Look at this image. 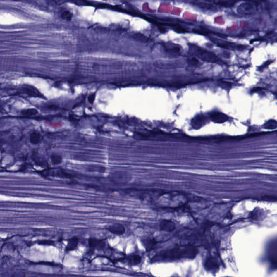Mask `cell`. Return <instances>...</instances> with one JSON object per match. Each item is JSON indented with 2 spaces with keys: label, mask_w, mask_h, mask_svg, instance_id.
I'll use <instances>...</instances> for the list:
<instances>
[{
  "label": "cell",
  "mask_w": 277,
  "mask_h": 277,
  "mask_svg": "<svg viewBox=\"0 0 277 277\" xmlns=\"http://www.w3.org/2000/svg\"><path fill=\"white\" fill-rule=\"evenodd\" d=\"M61 17L64 20L70 21L73 18V14L69 11H63L61 14Z\"/></svg>",
  "instance_id": "603a6c76"
},
{
  "label": "cell",
  "mask_w": 277,
  "mask_h": 277,
  "mask_svg": "<svg viewBox=\"0 0 277 277\" xmlns=\"http://www.w3.org/2000/svg\"><path fill=\"white\" fill-rule=\"evenodd\" d=\"M6 133V132H4V131H0V137L4 136V135Z\"/></svg>",
  "instance_id": "f546056e"
},
{
  "label": "cell",
  "mask_w": 277,
  "mask_h": 277,
  "mask_svg": "<svg viewBox=\"0 0 277 277\" xmlns=\"http://www.w3.org/2000/svg\"><path fill=\"white\" fill-rule=\"evenodd\" d=\"M106 229L112 234L118 235H123L126 232L125 226L120 223H115L109 225L106 227Z\"/></svg>",
  "instance_id": "52a82bcc"
},
{
  "label": "cell",
  "mask_w": 277,
  "mask_h": 277,
  "mask_svg": "<svg viewBox=\"0 0 277 277\" xmlns=\"http://www.w3.org/2000/svg\"><path fill=\"white\" fill-rule=\"evenodd\" d=\"M261 2H266L267 0H260Z\"/></svg>",
  "instance_id": "4dcf8cb0"
},
{
  "label": "cell",
  "mask_w": 277,
  "mask_h": 277,
  "mask_svg": "<svg viewBox=\"0 0 277 277\" xmlns=\"http://www.w3.org/2000/svg\"><path fill=\"white\" fill-rule=\"evenodd\" d=\"M264 128L269 130L276 129L277 127V121L274 120H270L264 125Z\"/></svg>",
  "instance_id": "7402d4cb"
},
{
  "label": "cell",
  "mask_w": 277,
  "mask_h": 277,
  "mask_svg": "<svg viewBox=\"0 0 277 277\" xmlns=\"http://www.w3.org/2000/svg\"><path fill=\"white\" fill-rule=\"evenodd\" d=\"M211 40L214 43L216 44L218 46L227 49H230V50H244L246 48L245 46L243 45H240V44H237L235 43H231L227 41H223V40H220L216 39L214 37H211Z\"/></svg>",
  "instance_id": "3957f363"
},
{
  "label": "cell",
  "mask_w": 277,
  "mask_h": 277,
  "mask_svg": "<svg viewBox=\"0 0 277 277\" xmlns=\"http://www.w3.org/2000/svg\"><path fill=\"white\" fill-rule=\"evenodd\" d=\"M88 171L90 172H104L105 171V168L101 166L92 165L88 167Z\"/></svg>",
  "instance_id": "cb8c5ba5"
},
{
  "label": "cell",
  "mask_w": 277,
  "mask_h": 277,
  "mask_svg": "<svg viewBox=\"0 0 277 277\" xmlns=\"http://www.w3.org/2000/svg\"><path fill=\"white\" fill-rule=\"evenodd\" d=\"M159 227L161 230L171 232L175 230L176 224L171 220H164L161 221Z\"/></svg>",
  "instance_id": "9c48e42d"
},
{
  "label": "cell",
  "mask_w": 277,
  "mask_h": 277,
  "mask_svg": "<svg viewBox=\"0 0 277 277\" xmlns=\"http://www.w3.org/2000/svg\"><path fill=\"white\" fill-rule=\"evenodd\" d=\"M208 122V119L204 115H199L195 117L191 121L192 127L196 130L200 129Z\"/></svg>",
  "instance_id": "8992f818"
},
{
  "label": "cell",
  "mask_w": 277,
  "mask_h": 277,
  "mask_svg": "<svg viewBox=\"0 0 277 277\" xmlns=\"http://www.w3.org/2000/svg\"><path fill=\"white\" fill-rule=\"evenodd\" d=\"M254 6L251 2H245L240 4L237 7L238 13L243 15H250L254 12Z\"/></svg>",
  "instance_id": "277c9868"
},
{
  "label": "cell",
  "mask_w": 277,
  "mask_h": 277,
  "mask_svg": "<svg viewBox=\"0 0 277 277\" xmlns=\"http://www.w3.org/2000/svg\"><path fill=\"white\" fill-rule=\"evenodd\" d=\"M111 179L117 183H125L130 179V176L125 172H115L110 176Z\"/></svg>",
  "instance_id": "5b68a950"
},
{
  "label": "cell",
  "mask_w": 277,
  "mask_h": 277,
  "mask_svg": "<svg viewBox=\"0 0 277 277\" xmlns=\"http://www.w3.org/2000/svg\"><path fill=\"white\" fill-rule=\"evenodd\" d=\"M62 159L60 155L54 154L51 155V161L54 165H58L61 163Z\"/></svg>",
  "instance_id": "d4e9b609"
},
{
  "label": "cell",
  "mask_w": 277,
  "mask_h": 277,
  "mask_svg": "<svg viewBox=\"0 0 277 277\" xmlns=\"http://www.w3.org/2000/svg\"><path fill=\"white\" fill-rule=\"evenodd\" d=\"M219 85L220 87L223 88H229L230 87L231 85L230 83L225 82V81H220Z\"/></svg>",
  "instance_id": "f1b7e54d"
},
{
  "label": "cell",
  "mask_w": 277,
  "mask_h": 277,
  "mask_svg": "<svg viewBox=\"0 0 277 277\" xmlns=\"http://www.w3.org/2000/svg\"><path fill=\"white\" fill-rule=\"evenodd\" d=\"M126 261H127L128 264L130 265L134 266L137 265L140 263L141 261V257L139 255H132L128 256L126 259Z\"/></svg>",
  "instance_id": "ac0fdd59"
},
{
  "label": "cell",
  "mask_w": 277,
  "mask_h": 277,
  "mask_svg": "<svg viewBox=\"0 0 277 277\" xmlns=\"http://www.w3.org/2000/svg\"><path fill=\"white\" fill-rule=\"evenodd\" d=\"M25 89V93L27 94H28L29 96L30 97H39V94H40L39 93V92L37 91V90H34V88H24Z\"/></svg>",
  "instance_id": "484cf974"
},
{
  "label": "cell",
  "mask_w": 277,
  "mask_h": 277,
  "mask_svg": "<svg viewBox=\"0 0 277 277\" xmlns=\"http://www.w3.org/2000/svg\"><path fill=\"white\" fill-rule=\"evenodd\" d=\"M88 244L90 247L97 250L104 249L106 246V242L104 240L96 238H90L88 240Z\"/></svg>",
  "instance_id": "30bf717a"
},
{
  "label": "cell",
  "mask_w": 277,
  "mask_h": 277,
  "mask_svg": "<svg viewBox=\"0 0 277 277\" xmlns=\"http://www.w3.org/2000/svg\"><path fill=\"white\" fill-rule=\"evenodd\" d=\"M188 64L190 66H194V67H198L200 65V62L199 61V60L195 57L190 58L188 60Z\"/></svg>",
  "instance_id": "4316f807"
},
{
  "label": "cell",
  "mask_w": 277,
  "mask_h": 277,
  "mask_svg": "<svg viewBox=\"0 0 277 277\" xmlns=\"http://www.w3.org/2000/svg\"><path fill=\"white\" fill-rule=\"evenodd\" d=\"M32 160L36 163L38 164L39 165L44 164V163L43 158H41V156H40L39 155H37V154L33 155Z\"/></svg>",
  "instance_id": "83f0119b"
},
{
  "label": "cell",
  "mask_w": 277,
  "mask_h": 277,
  "mask_svg": "<svg viewBox=\"0 0 277 277\" xmlns=\"http://www.w3.org/2000/svg\"><path fill=\"white\" fill-rule=\"evenodd\" d=\"M270 253L269 254L270 255V259L272 264V265H274L275 267H276V264H277V242L275 241L273 243V246H271V248L270 249Z\"/></svg>",
  "instance_id": "5bb4252c"
},
{
  "label": "cell",
  "mask_w": 277,
  "mask_h": 277,
  "mask_svg": "<svg viewBox=\"0 0 277 277\" xmlns=\"http://www.w3.org/2000/svg\"><path fill=\"white\" fill-rule=\"evenodd\" d=\"M214 3L221 7L230 8L233 7L238 2V0H214Z\"/></svg>",
  "instance_id": "9a60e30c"
},
{
  "label": "cell",
  "mask_w": 277,
  "mask_h": 277,
  "mask_svg": "<svg viewBox=\"0 0 277 277\" xmlns=\"http://www.w3.org/2000/svg\"><path fill=\"white\" fill-rule=\"evenodd\" d=\"M41 135L38 132H34L30 134V142L32 144H39L41 141Z\"/></svg>",
  "instance_id": "d6986e66"
},
{
  "label": "cell",
  "mask_w": 277,
  "mask_h": 277,
  "mask_svg": "<svg viewBox=\"0 0 277 277\" xmlns=\"http://www.w3.org/2000/svg\"><path fill=\"white\" fill-rule=\"evenodd\" d=\"M141 242L147 252L151 251L158 244V241L156 240V239L151 238H144L141 240Z\"/></svg>",
  "instance_id": "4fadbf2b"
},
{
  "label": "cell",
  "mask_w": 277,
  "mask_h": 277,
  "mask_svg": "<svg viewBox=\"0 0 277 277\" xmlns=\"http://www.w3.org/2000/svg\"><path fill=\"white\" fill-rule=\"evenodd\" d=\"M198 248L194 246L187 245L163 251L155 255L151 259L153 263L171 261L181 259H194L198 254Z\"/></svg>",
  "instance_id": "6da1fadb"
},
{
  "label": "cell",
  "mask_w": 277,
  "mask_h": 277,
  "mask_svg": "<svg viewBox=\"0 0 277 277\" xmlns=\"http://www.w3.org/2000/svg\"><path fill=\"white\" fill-rule=\"evenodd\" d=\"M134 39L137 40L139 42H140L142 43H146L148 41V38L146 36L144 35V34H141V33H136L134 34L133 36Z\"/></svg>",
  "instance_id": "ffe728a7"
},
{
  "label": "cell",
  "mask_w": 277,
  "mask_h": 277,
  "mask_svg": "<svg viewBox=\"0 0 277 277\" xmlns=\"http://www.w3.org/2000/svg\"><path fill=\"white\" fill-rule=\"evenodd\" d=\"M164 47L167 53L171 55H179L180 53L181 49L179 45L174 43H166L164 44Z\"/></svg>",
  "instance_id": "7c38bea8"
},
{
  "label": "cell",
  "mask_w": 277,
  "mask_h": 277,
  "mask_svg": "<svg viewBox=\"0 0 277 277\" xmlns=\"http://www.w3.org/2000/svg\"><path fill=\"white\" fill-rule=\"evenodd\" d=\"M196 7L199 8L200 9H203L204 10L207 11H213L215 9V7L212 4L202 2H194L192 3Z\"/></svg>",
  "instance_id": "2e32d148"
},
{
  "label": "cell",
  "mask_w": 277,
  "mask_h": 277,
  "mask_svg": "<svg viewBox=\"0 0 277 277\" xmlns=\"http://www.w3.org/2000/svg\"><path fill=\"white\" fill-rule=\"evenodd\" d=\"M79 244V239L77 237L70 238L68 240V244L66 247V250L67 251H71L74 250L78 247Z\"/></svg>",
  "instance_id": "e0dca14e"
},
{
  "label": "cell",
  "mask_w": 277,
  "mask_h": 277,
  "mask_svg": "<svg viewBox=\"0 0 277 277\" xmlns=\"http://www.w3.org/2000/svg\"><path fill=\"white\" fill-rule=\"evenodd\" d=\"M21 113L22 115H24V116H31L36 115L37 114V111L35 108H28V109L22 110Z\"/></svg>",
  "instance_id": "44dd1931"
},
{
  "label": "cell",
  "mask_w": 277,
  "mask_h": 277,
  "mask_svg": "<svg viewBox=\"0 0 277 277\" xmlns=\"http://www.w3.org/2000/svg\"><path fill=\"white\" fill-rule=\"evenodd\" d=\"M189 53L202 61L216 63H223V62L220 60L215 54L210 51H207L197 45L190 43L188 44Z\"/></svg>",
  "instance_id": "7a4b0ae2"
},
{
  "label": "cell",
  "mask_w": 277,
  "mask_h": 277,
  "mask_svg": "<svg viewBox=\"0 0 277 277\" xmlns=\"http://www.w3.org/2000/svg\"><path fill=\"white\" fill-rule=\"evenodd\" d=\"M210 119L214 123H222L227 121L228 120V117L222 113L215 112L211 115Z\"/></svg>",
  "instance_id": "8fae6325"
},
{
  "label": "cell",
  "mask_w": 277,
  "mask_h": 277,
  "mask_svg": "<svg viewBox=\"0 0 277 277\" xmlns=\"http://www.w3.org/2000/svg\"><path fill=\"white\" fill-rule=\"evenodd\" d=\"M205 267L207 271L216 272L219 269V264L216 259L209 257L206 261Z\"/></svg>",
  "instance_id": "ba28073f"
}]
</instances>
